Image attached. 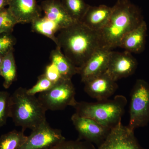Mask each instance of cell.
<instances>
[{"label":"cell","mask_w":149,"mask_h":149,"mask_svg":"<svg viewBox=\"0 0 149 149\" xmlns=\"http://www.w3.org/2000/svg\"><path fill=\"white\" fill-rule=\"evenodd\" d=\"M144 20L138 6L129 0H117L112 7L109 20L98 32L104 47L112 50L119 47L124 36Z\"/></svg>","instance_id":"2"},{"label":"cell","mask_w":149,"mask_h":149,"mask_svg":"<svg viewBox=\"0 0 149 149\" xmlns=\"http://www.w3.org/2000/svg\"><path fill=\"white\" fill-rule=\"evenodd\" d=\"M40 6L45 16L58 24L61 29L77 22L68 13L60 0H44Z\"/></svg>","instance_id":"15"},{"label":"cell","mask_w":149,"mask_h":149,"mask_svg":"<svg viewBox=\"0 0 149 149\" xmlns=\"http://www.w3.org/2000/svg\"><path fill=\"white\" fill-rule=\"evenodd\" d=\"M138 65L137 60L129 52L112 51L106 72L116 82L133 74L136 71Z\"/></svg>","instance_id":"10"},{"label":"cell","mask_w":149,"mask_h":149,"mask_svg":"<svg viewBox=\"0 0 149 149\" xmlns=\"http://www.w3.org/2000/svg\"><path fill=\"white\" fill-rule=\"evenodd\" d=\"M127 103L125 96L118 95L113 99L96 102H77L73 107L80 116L90 118L111 129L121 122Z\"/></svg>","instance_id":"4"},{"label":"cell","mask_w":149,"mask_h":149,"mask_svg":"<svg viewBox=\"0 0 149 149\" xmlns=\"http://www.w3.org/2000/svg\"><path fill=\"white\" fill-rule=\"evenodd\" d=\"M8 6L18 24H31L42 17V9L37 0H10Z\"/></svg>","instance_id":"13"},{"label":"cell","mask_w":149,"mask_h":149,"mask_svg":"<svg viewBox=\"0 0 149 149\" xmlns=\"http://www.w3.org/2000/svg\"><path fill=\"white\" fill-rule=\"evenodd\" d=\"M27 136L24 132L13 130L0 137V149H18L26 142Z\"/></svg>","instance_id":"20"},{"label":"cell","mask_w":149,"mask_h":149,"mask_svg":"<svg viewBox=\"0 0 149 149\" xmlns=\"http://www.w3.org/2000/svg\"><path fill=\"white\" fill-rule=\"evenodd\" d=\"M5 55L2 54H0V75H1V67L3 59L4 56Z\"/></svg>","instance_id":"29"},{"label":"cell","mask_w":149,"mask_h":149,"mask_svg":"<svg viewBox=\"0 0 149 149\" xmlns=\"http://www.w3.org/2000/svg\"><path fill=\"white\" fill-rule=\"evenodd\" d=\"M112 50L106 47L99 48L79 68L81 81H85L100 75L106 71Z\"/></svg>","instance_id":"11"},{"label":"cell","mask_w":149,"mask_h":149,"mask_svg":"<svg viewBox=\"0 0 149 149\" xmlns=\"http://www.w3.org/2000/svg\"><path fill=\"white\" fill-rule=\"evenodd\" d=\"M58 32L56 47L79 68L96 50L104 47L99 32L81 22H74Z\"/></svg>","instance_id":"1"},{"label":"cell","mask_w":149,"mask_h":149,"mask_svg":"<svg viewBox=\"0 0 149 149\" xmlns=\"http://www.w3.org/2000/svg\"><path fill=\"white\" fill-rule=\"evenodd\" d=\"M84 90L97 101L109 99L118 88V85L106 72L85 81Z\"/></svg>","instance_id":"12"},{"label":"cell","mask_w":149,"mask_h":149,"mask_svg":"<svg viewBox=\"0 0 149 149\" xmlns=\"http://www.w3.org/2000/svg\"><path fill=\"white\" fill-rule=\"evenodd\" d=\"M13 49L9 51L4 56L1 69V75L3 77V86L8 89L17 79V72Z\"/></svg>","instance_id":"18"},{"label":"cell","mask_w":149,"mask_h":149,"mask_svg":"<svg viewBox=\"0 0 149 149\" xmlns=\"http://www.w3.org/2000/svg\"><path fill=\"white\" fill-rule=\"evenodd\" d=\"M129 124L131 130L146 126L149 123V84L143 79L136 80L130 93Z\"/></svg>","instance_id":"5"},{"label":"cell","mask_w":149,"mask_h":149,"mask_svg":"<svg viewBox=\"0 0 149 149\" xmlns=\"http://www.w3.org/2000/svg\"><path fill=\"white\" fill-rule=\"evenodd\" d=\"M44 74L48 79L54 84L63 79L57 68L52 62L46 66Z\"/></svg>","instance_id":"27"},{"label":"cell","mask_w":149,"mask_h":149,"mask_svg":"<svg viewBox=\"0 0 149 149\" xmlns=\"http://www.w3.org/2000/svg\"><path fill=\"white\" fill-rule=\"evenodd\" d=\"M32 30L45 36L57 44V32L61 30L60 27L54 22L52 21L45 16L41 17L31 23Z\"/></svg>","instance_id":"19"},{"label":"cell","mask_w":149,"mask_h":149,"mask_svg":"<svg viewBox=\"0 0 149 149\" xmlns=\"http://www.w3.org/2000/svg\"><path fill=\"white\" fill-rule=\"evenodd\" d=\"M10 95L6 91H0V128L5 125L9 117Z\"/></svg>","instance_id":"24"},{"label":"cell","mask_w":149,"mask_h":149,"mask_svg":"<svg viewBox=\"0 0 149 149\" xmlns=\"http://www.w3.org/2000/svg\"><path fill=\"white\" fill-rule=\"evenodd\" d=\"M10 0H0V12L8 6Z\"/></svg>","instance_id":"28"},{"label":"cell","mask_w":149,"mask_h":149,"mask_svg":"<svg viewBox=\"0 0 149 149\" xmlns=\"http://www.w3.org/2000/svg\"><path fill=\"white\" fill-rule=\"evenodd\" d=\"M67 12L75 22H80L89 5L84 0H60Z\"/></svg>","instance_id":"21"},{"label":"cell","mask_w":149,"mask_h":149,"mask_svg":"<svg viewBox=\"0 0 149 149\" xmlns=\"http://www.w3.org/2000/svg\"><path fill=\"white\" fill-rule=\"evenodd\" d=\"M16 39L11 34L0 35V54L5 55L8 52L14 49Z\"/></svg>","instance_id":"26"},{"label":"cell","mask_w":149,"mask_h":149,"mask_svg":"<svg viewBox=\"0 0 149 149\" xmlns=\"http://www.w3.org/2000/svg\"><path fill=\"white\" fill-rule=\"evenodd\" d=\"M45 149H96L94 144L77 139L75 141H65Z\"/></svg>","instance_id":"23"},{"label":"cell","mask_w":149,"mask_h":149,"mask_svg":"<svg viewBox=\"0 0 149 149\" xmlns=\"http://www.w3.org/2000/svg\"><path fill=\"white\" fill-rule=\"evenodd\" d=\"M54 84L48 79L44 73L38 77L37 83L32 88L27 89L28 95L35 96L36 94L45 92L51 89Z\"/></svg>","instance_id":"25"},{"label":"cell","mask_w":149,"mask_h":149,"mask_svg":"<svg viewBox=\"0 0 149 149\" xmlns=\"http://www.w3.org/2000/svg\"><path fill=\"white\" fill-rule=\"evenodd\" d=\"M75 94L71 80L63 79L49 90L40 93L38 98L47 110H61L76 104Z\"/></svg>","instance_id":"6"},{"label":"cell","mask_w":149,"mask_h":149,"mask_svg":"<svg viewBox=\"0 0 149 149\" xmlns=\"http://www.w3.org/2000/svg\"><path fill=\"white\" fill-rule=\"evenodd\" d=\"M50 59L51 62L53 63L57 68L63 79L71 80L74 75L79 73V68L75 66L58 47L51 52Z\"/></svg>","instance_id":"17"},{"label":"cell","mask_w":149,"mask_h":149,"mask_svg":"<svg viewBox=\"0 0 149 149\" xmlns=\"http://www.w3.org/2000/svg\"><path fill=\"white\" fill-rule=\"evenodd\" d=\"M17 24L16 19L8 8H5L0 12V35L4 33L11 34Z\"/></svg>","instance_id":"22"},{"label":"cell","mask_w":149,"mask_h":149,"mask_svg":"<svg viewBox=\"0 0 149 149\" xmlns=\"http://www.w3.org/2000/svg\"><path fill=\"white\" fill-rule=\"evenodd\" d=\"M98 149H146L139 143L134 130L120 122L112 128Z\"/></svg>","instance_id":"9"},{"label":"cell","mask_w":149,"mask_h":149,"mask_svg":"<svg viewBox=\"0 0 149 149\" xmlns=\"http://www.w3.org/2000/svg\"><path fill=\"white\" fill-rule=\"evenodd\" d=\"M26 88H17L11 95L9 117L22 131L32 130L47 121V110L38 98L28 95Z\"/></svg>","instance_id":"3"},{"label":"cell","mask_w":149,"mask_h":149,"mask_svg":"<svg viewBox=\"0 0 149 149\" xmlns=\"http://www.w3.org/2000/svg\"><path fill=\"white\" fill-rule=\"evenodd\" d=\"M147 30V23L144 20L139 26L124 36L120 42L119 47L131 54L143 52L146 47Z\"/></svg>","instance_id":"16"},{"label":"cell","mask_w":149,"mask_h":149,"mask_svg":"<svg viewBox=\"0 0 149 149\" xmlns=\"http://www.w3.org/2000/svg\"><path fill=\"white\" fill-rule=\"evenodd\" d=\"M65 140L61 130L52 128L46 121L32 130L26 142L18 149H45Z\"/></svg>","instance_id":"8"},{"label":"cell","mask_w":149,"mask_h":149,"mask_svg":"<svg viewBox=\"0 0 149 149\" xmlns=\"http://www.w3.org/2000/svg\"><path fill=\"white\" fill-rule=\"evenodd\" d=\"M71 120L78 133V140L95 144L99 146L106 139L111 129L90 118L74 113Z\"/></svg>","instance_id":"7"},{"label":"cell","mask_w":149,"mask_h":149,"mask_svg":"<svg viewBox=\"0 0 149 149\" xmlns=\"http://www.w3.org/2000/svg\"><path fill=\"white\" fill-rule=\"evenodd\" d=\"M111 12L112 7L105 5H90L80 22L91 30L99 32L106 25Z\"/></svg>","instance_id":"14"}]
</instances>
